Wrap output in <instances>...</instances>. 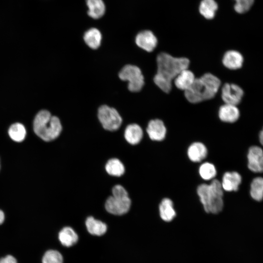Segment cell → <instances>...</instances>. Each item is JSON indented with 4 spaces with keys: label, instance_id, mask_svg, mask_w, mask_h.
Segmentation results:
<instances>
[{
    "label": "cell",
    "instance_id": "obj_4",
    "mask_svg": "<svg viewBox=\"0 0 263 263\" xmlns=\"http://www.w3.org/2000/svg\"><path fill=\"white\" fill-rule=\"evenodd\" d=\"M35 133L45 141H50L57 138L62 130L59 118L52 116L46 110H42L36 115L33 123Z\"/></svg>",
    "mask_w": 263,
    "mask_h": 263
},
{
    "label": "cell",
    "instance_id": "obj_15",
    "mask_svg": "<svg viewBox=\"0 0 263 263\" xmlns=\"http://www.w3.org/2000/svg\"><path fill=\"white\" fill-rule=\"evenodd\" d=\"M187 154L188 158L193 162H200L207 156V150L202 142H195L188 148Z\"/></svg>",
    "mask_w": 263,
    "mask_h": 263
},
{
    "label": "cell",
    "instance_id": "obj_7",
    "mask_svg": "<svg viewBox=\"0 0 263 263\" xmlns=\"http://www.w3.org/2000/svg\"><path fill=\"white\" fill-rule=\"evenodd\" d=\"M98 117L103 127L110 131L117 130L122 123V118L118 112L107 105L99 107Z\"/></svg>",
    "mask_w": 263,
    "mask_h": 263
},
{
    "label": "cell",
    "instance_id": "obj_5",
    "mask_svg": "<svg viewBox=\"0 0 263 263\" xmlns=\"http://www.w3.org/2000/svg\"><path fill=\"white\" fill-rule=\"evenodd\" d=\"M113 195L110 196L105 203L108 212L114 215H122L130 209L131 200L125 188L119 185H115L112 189Z\"/></svg>",
    "mask_w": 263,
    "mask_h": 263
},
{
    "label": "cell",
    "instance_id": "obj_2",
    "mask_svg": "<svg viewBox=\"0 0 263 263\" xmlns=\"http://www.w3.org/2000/svg\"><path fill=\"white\" fill-rule=\"evenodd\" d=\"M220 86L218 77L211 73H206L195 78L191 86L185 91V96L191 103H200L213 98Z\"/></svg>",
    "mask_w": 263,
    "mask_h": 263
},
{
    "label": "cell",
    "instance_id": "obj_13",
    "mask_svg": "<svg viewBox=\"0 0 263 263\" xmlns=\"http://www.w3.org/2000/svg\"><path fill=\"white\" fill-rule=\"evenodd\" d=\"M240 115V111L236 105L225 103L219 109V117L224 122L234 123L238 120Z\"/></svg>",
    "mask_w": 263,
    "mask_h": 263
},
{
    "label": "cell",
    "instance_id": "obj_26",
    "mask_svg": "<svg viewBox=\"0 0 263 263\" xmlns=\"http://www.w3.org/2000/svg\"><path fill=\"white\" fill-rule=\"evenodd\" d=\"M250 195L256 201H261L263 199V178H254L251 184Z\"/></svg>",
    "mask_w": 263,
    "mask_h": 263
},
{
    "label": "cell",
    "instance_id": "obj_10",
    "mask_svg": "<svg viewBox=\"0 0 263 263\" xmlns=\"http://www.w3.org/2000/svg\"><path fill=\"white\" fill-rule=\"evenodd\" d=\"M136 45L148 52H151L156 48L157 39L150 30H144L139 33L135 38Z\"/></svg>",
    "mask_w": 263,
    "mask_h": 263
},
{
    "label": "cell",
    "instance_id": "obj_16",
    "mask_svg": "<svg viewBox=\"0 0 263 263\" xmlns=\"http://www.w3.org/2000/svg\"><path fill=\"white\" fill-rule=\"evenodd\" d=\"M195 78L193 73L190 70L186 69L182 71L173 80L175 86L178 89L185 92L191 86Z\"/></svg>",
    "mask_w": 263,
    "mask_h": 263
},
{
    "label": "cell",
    "instance_id": "obj_1",
    "mask_svg": "<svg viewBox=\"0 0 263 263\" xmlns=\"http://www.w3.org/2000/svg\"><path fill=\"white\" fill-rule=\"evenodd\" d=\"M156 63L157 68L154 82L162 91L168 93L171 89L172 81L182 71L188 68L189 60L163 52L157 56Z\"/></svg>",
    "mask_w": 263,
    "mask_h": 263
},
{
    "label": "cell",
    "instance_id": "obj_18",
    "mask_svg": "<svg viewBox=\"0 0 263 263\" xmlns=\"http://www.w3.org/2000/svg\"><path fill=\"white\" fill-rule=\"evenodd\" d=\"M143 132L141 127L136 124L128 125L125 131L124 137L127 141L132 145L139 143L143 137Z\"/></svg>",
    "mask_w": 263,
    "mask_h": 263
},
{
    "label": "cell",
    "instance_id": "obj_19",
    "mask_svg": "<svg viewBox=\"0 0 263 263\" xmlns=\"http://www.w3.org/2000/svg\"><path fill=\"white\" fill-rule=\"evenodd\" d=\"M86 225L88 232L94 235L101 236L107 231V225L102 222L89 217L86 220Z\"/></svg>",
    "mask_w": 263,
    "mask_h": 263
},
{
    "label": "cell",
    "instance_id": "obj_32",
    "mask_svg": "<svg viewBox=\"0 0 263 263\" xmlns=\"http://www.w3.org/2000/svg\"><path fill=\"white\" fill-rule=\"evenodd\" d=\"M259 139L261 144L263 145V128L260 132Z\"/></svg>",
    "mask_w": 263,
    "mask_h": 263
},
{
    "label": "cell",
    "instance_id": "obj_11",
    "mask_svg": "<svg viewBox=\"0 0 263 263\" xmlns=\"http://www.w3.org/2000/svg\"><path fill=\"white\" fill-rule=\"evenodd\" d=\"M147 132L150 138L153 141H161L165 138L167 133L166 127L161 120H151L148 123Z\"/></svg>",
    "mask_w": 263,
    "mask_h": 263
},
{
    "label": "cell",
    "instance_id": "obj_28",
    "mask_svg": "<svg viewBox=\"0 0 263 263\" xmlns=\"http://www.w3.org/2000/svg\"><path fill=\"white\" fill-rule=\"evenodd\" d=\"M42 263H63V257L58 251L49 250L44 254Z\"/></svg>",
    "mask_w": 263,
    "mask_h": 263
},
{
    "label": "cell",
    "instance_id": "obj_9",
    "mask_svg": "<svg viewBox=\"0 0 263 263\" xmlns=\"http://www.w3.org/2000/svg\"><path fill=\"white\" fill-rule=\"evenodd\" d=\"M248 167L254 172H263V150L258 146H252L247 154Z\"/></svg>",
    "mask_w": 263,
    "mask_h": 263
},
{
    "label": "cell",
    "instance_id": "obj_3",
    "mask_svg": "<svg viewBox=\"0 0 263 263\" xmlns=\"http://www.w3.org/2000/svg\"><path fill=\"white\" fill-rule=\"evenodd\" d=\"M200 201L207 213L217 214L223 208V189L221 183L213 179L209 184H202L197 188Z\"/></svg>",
    "mask_w": 263,
    "mask_h": 263
},
{
    "label": "cell",
    "instance_id": "obj_12",
    "mask_svg": "<svg viewBox=\"0 0 263 263\" xmlns=\"http://www.w3.org/2000/svg\"><path fill=\"white\" fill-rule=\"evenodd\" d=\"M244 59L242 54L236 50L226 51L223 56L222 62L226 68L230 70H237L241 68Z\"/></svg>",
    "mask_w": 263,
    "mask_h": 263
},
{
    "label": "cell",
    "instance_id": "obj_30",
    "mask_svg": "<svg viewBox=\"0 0 263 263\" xmlns=\"http://www.w3.org/2000/svg\"><path fill=\"white\" fill-rule=\"evenodd\" d=\"M0 263H18V262L14 257L8 255L0 258Z\"/></svg>",
    "mask_w": 263,
    "mask_h": 263
},
{
    "label": "cell",
    "instance_id": "obj_20",
    "mask_svg": "<svg viewBox=\"0 0 263 263\" xmlns=\"http://www.w3.org/2000/svg\"><path fill=\"white\" fill-rule=\"evenodd\" d=\"M88 14L91 18L97 19L105 13V5L102 0H86Z\"/></svg>",
    "mask_w": 263,
    "mask_h": 263
},
{
    "label": "cell",
    "instance_id": "obj_6",
    "mask_svg": "<svg viewBox=\"0 0 263 263\" xmlns=\"http://www.w3.org/2000/svg\"><path fill=\"white\" fill-rule=\"evenodd\" d=\"M119 77L122 80L128 81V89L131 92L140 91L144 84V78L141 71L135 65L125 66L119 72Z\"/></svg>",
    "mask_w": 263,
    "mask_h": 263
},
{
    "label": "cell",
    "instance_id": "obj_24",
    "mask_svg": "<svg viewBox=\"0 0 263 263\" xmlns=\"http://www.w3.org/2000/svg\"><path fill=\"white\" fill-rule=\"evenodd\" d=\"M105 169L108 174L115 176H120L125 172L123 164L116 158L110 159L106 164Z\"/></svg>",
    "mask_w": 263,
    "mask_h": 263
},
{
    "label": "cell",
    "instance_id": "obj_8",
    "mask_svg": "<svg viewBox=\"0 0 263 263\" xmlns=\"http://www.w3.org/2000/svg\"><path fill=\"white\" fill-rule=\"evenodd\" d=\"M244 95V90L237 84L226 83L222 88L221 97L225 104L237 106Z\"/></svg>",
    "mask_w": 263,
    "mask_h": 263
},
{
    "label": "cell",
    "instance_id": "obj_31",
    "mask_svg": "<svg viewBox=\"0 0 263 263\" xmlns=\"http://www.w3.org/2000/svg\"><path fill=\"white\" fill-rule=\"evenodd\" d=\"M4 220V214L2 211L0 210V225L2 224Z\"/></svg>",
    "mask_w": 263,
    "mask_h": 263
},
{
    "label": "cell",
    "instance_id": "obj_29",
    "mask_svg": "<svg viewBox=\"0 0 263 263\" xmlns=\"http://www.w3.org/2000/svg\"><path fill=\"white\" fill-rule=\"evenodd\" d=\"M234 9L238 13H244L249 10L254 0H235Z\"/></svg>",
    "mask_w": 263,
    "mask_h": 263
},
{
    "label": "cell",
    "instance_id": "obj_14",
    "mask_svg": "<svg viewBox=\"0 0 263 263\" xmlns=\"http://www.w3.org/2000/svg\"><path fill=\"white\" fill-rule=\"evenodd\" d=\"M242 182V177L236 171L226 172L223 175L221 185L226 191H237Z\"/></svg>",
    "mask_w": 263,
    "mask_h": 263
},
{
    "label": "cell",
    "instance_id": "obj_21",
    "mask_svg": "<svg viewBox=\"0 0 263 263\" xmlns=\"http://www.w3.org/2000/svg\"><path fill=\"white\" fill-rule=\"evenodd\" d=\"M58 239L63 245L70 247L77 243L78 237L71 227H65L59 232Z\"/></svg>",
    "mask_w": 263,
    "mask_h": 263
},
{
    "label": "cell",
    "instance_id": "obj_22",
    "mask_svg": "<svg viewBox=\"0 0 263 263\" xmlns=\"http://www.w3.org/2000/svg\"><path fill=\"white\" fill-rule=\"evenodd\" d=\"M83 38L85 43L92 49H97L101 44V34L96 28H93L88 30L84 34Z\"/></svg>",
    "mask_w": 263,
    "mask_h": 263
},
{
    "label": "cell",
    "instance_id": "obj_27",
    "mask_svg": "<svg viewBox=\"0 0 263 263\" xmlns=\"http://www.w3.org/2000/svg\"><path fill=\"white\" fill-rule=\"evenodd\" d=\"M199 173L204 180H210L215 177L217 171L213 164L209 162H205L200 166Z\"/></svg>",
    "mask_w": 263,
    "mask_h": 263
},
{
    "label": "cell",
    "instance_id": "obj_25",
    "mask_svg": "<svg viewBox=\"0 0 263 263\" xmlns=\"http://www.w3.org/2000/svg\"><path fill=\"white\" fill-rule=\"evenodd\" d=\"M8 133L10 138L18 142L22 141L26 136V132L24 126L19 123L12 124L9 128Z\"/></svg>",
    "mask_w": 263,
    "mask_h": 263
},
{
    "label": "cell",
    "instance_id": "obj_23",
    "mask_svg": "<svg viewBox=\"0 0 263 263\" xmlns=\"http://www.w3.org/2000/svg\"><path fill=\"white\" fill-rule=\"evenodd\" d=\"M218 9V4L214 0H202L199 6V12L206 19H213Z\"/></svg>",
    "mask_w": 263,
    "mask_h": 263
},
{
    "label": "cell",
    "instance_id": "obj_17",
    "mask_svg": "<svg viewBox=\"0 0 263 263\" xmlns=\"http://www.w3.org/2000/svg\"><path fill=\"white\" fill-rule=\"evenodd\" d=\"M159 214L161 219L166 222L172 221L176 216L172 200L168 198L162 200L159 206Z\"/></svg>",
    "mask_w": 263,
    "mask_h": 263
}]
</instances>
